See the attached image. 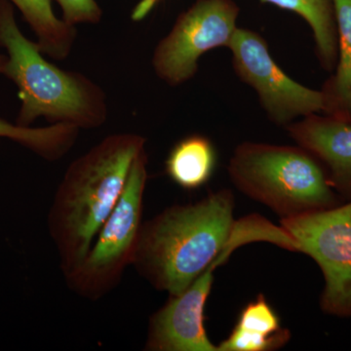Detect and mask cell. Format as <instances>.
Returning a JSON list of instances; mask_svg holds the SVG:
<instances>
[{"instance_id": "10", "label": "cell", "mask_w": 351, "mask_h": 351, "mask_svg": "<svg viewBox=\"0 0 351 351\" xmlns=\"http://www.w3.org/2000/svg\"><path fill=\"white\" fill-rule=\"evenodd\" d=\"M286 128L298 145L319 161L339 197L351 201V119L314 113Z\"/></svg>"}, {"instance_id": "3", "label": "cell", "mask_w": 351, "mask_h": 351, "mask_svg": "<svg viewBox=\"0 0 351 351\" xmlns=\"http://www.w3.org/2000/svg\"><path fill=\"white\" fill-rule=\"evenodd\" d=\"M0 46L7 52L0 75L19 91L18 125L31 126L40 117L78 129H96L106 123L108 110L104 90L86 75L47 61L38 44L21 32L13 5L7 0H0Z\"/></svg>"}, {"instance_id": "11", "label": "cell", "mask_w": 351, "mask_h": 351, "mask_svg": "<svg viewBox=\"0 0 351 351\" xmlns=\"http://www.w3.org/2000/svg\"><path fill=\"white\" fill-rule=\"evenodd\" d=\"M290 339V331L281 326L280 318L265 295H258L240 313L237 326L218 346V351H272Z\"/></svg>"}, {"instance_id": "7", "label": "cell", "mask_w": 351, "mask_h": 351, "mask_svg": "<svg viewBox=\"0 0 351 351\" xmlns=\"http://www.w3.org/2000/svg\"><path fill=\"white\" fill-rule=\"evenodd\" d=\"M239 12L233 0H196L157 44L152 55L156 75L173 87L189 82L197 73L203 55L228 47Z\"/></svg>"}, {"instance_id": "9", "label": "cell", "mask_w": 351, "mask_h": 351, "mask_svg": "<svg viewBox=\"0 0 351 351\" xmlns=\"http://www.w3.org/2000/svg\"><path fill=\"white\" fill-rule=\"evenodd\" d=\"M226 253L184 292L170 295L149 318L145 350L149 351H218L205 329V306L211 293L214 270L225 262Z\"/></svg>"}, {"instance_id": "6", "label": "cell", "mask_w": 351, "mask_h": 351, "mask_svg": "<svg viewBox=\"0 0 351 351\" xmlns=\"http://www.w3.org/2000/svg\"><path fill=\"white\" fill-rule=\"evenodd\" d=\"M280 223L294 240L295 252L313 258L322 272L321 311L351 318V201Z\"/></svg>"}, {"instance_id": "5", "label": "cell", "mask_w": 351, "mask_h": 351, "mask_svg": "<svg viewBox=\"0 0 351 351\" xmlns=\"http://www.w3.org/2000/svg\"><path fill=\"white\" fill-rule=\"evenodd\" d=\"M147 162L144 151L132 166L121 197L101 226L86 257L64 277L76 295L98 301L119 286L127 267L133 265L143 226Z\"/></svg>"}, {"instance_id": "15", "label": "cell", "mask_w": 351, "mask_h": 351, "mask_svg": "<svg viewBox=\"0 0 351 351\" xmlns=\"http://www.w3.org/2000/svg\"><path fill=\"white\" fill-rule=\"evenodd\" d=\"M297 14L313 32L321 66L332 73L338 61V34L332 0H260Z\"/></svg>"}, {"instance_id": "2", "label": "cell", "mask_w": 351, "mask_h": 351, "mask_svg": "<svg viewBox=\"0 0 351 351\" xmlns=\"http://www.w3.org/2000/svg\"><path fill=\"white\" fill-rule=\"evenodd\" d=\"M145 142L138 134H113L69 166L47 218L64 277L86 257L121 197L136 158L145 151Z\"/></svg>"}, {"instance_id": "13", "label": "cell", "mask_w": 351, "mask_h": 351, "mask_svg": "<svg viewBox=\"0 0 351 351\" xmlns=\"http://www.w3.org/2000/svg\"><path fill=\"white\" fill-rule=\"evenodd\" d=\"M217 152L206 136L193 134L182 138L172 147L165 162L171 180L184 189H199L216 168Z\"/></svg>"}, {"instance_id": "14", "label": "cell", "mask_w": 351, "mask_h": 351, "mask_svg": "<svg viewBox=\"0 0 351 351\" xmlns=\"http://www.w3.org/2000/svg\"><path fill=\"white\" fill-rule=\"evenodd\" d=\"M22 14L36 36V44L44 55L62 61L73 50L76 39L75 25L60 19L51 0H7Z\"/></svg>"}, {"instance_id": "16", "label": "cell", "mask_w": 351, "mask_h": 351, "mask_svg": "<svg viewBox=\"0 0 351 351\" xmlns=\"http://www.w3.org/2000/svg\"><path fill=\"white\" fill-rule=\"evenodd\" d=\"M3 55L0 54V64ZM80 129L66 124L48 127H25L0 119V138H8L48 161L66 156L75 145Z\"/></svg>"}, {"instance_id": "17", "label": "cell", "mask_w": 351, "mask_h": 351, "mask_svg": "<svg viewBox=\"0 0 351 351\" xmlns=\"http://www.w3.org/2000/svg\"><path fill=\"white\" fill-rule=\"evenodd\" d=\"M63 11V19L69 25L98 24L103 10L96 0H56Z\"/></svg>"}, {"instance_id": "12", "label": "cell", "mask_w": 351, "mask_h": 351, "mask_svg": "<svg viewBox=\"0 0 351 351\" xmlns=\"http://www.w3.org/2000/svg\"><path fill=\"white\" fill-rule=\"evenodd\" d=\"M338 34V61L323 85L324 114L351 119V0H332Z\"/></svg>"}, {"instance_id": "1", "label": "cell", "mask_w": 351, "mask_h": 351, "mask_svg": "<svg viewBox=\"0 0 351 351\" xmlns=\"http://www.w3.org/2000/svg\"><path fill=\"white\" fill-rule=\"evenodd\" d=\"M282 237L280 226L260 217L235 221L232 193L221 189L143 223L132 265L152 287L177 295L226 253L253 241L279 245Z\"/></svg>"}, {"instance_id": "4", "label": "cell", "mask_w": 351, "mask_h": 351, "mask_svg": "<svg viewBox=\"0 0 351 351\" xmlns=\"http://www.w3.org/2000/svg\"><path fill=\"white\" fill-rule=\"evenodd\" d=\"M228 170L241 193L281 219L343 203L319 161L300 145L243 143L233 152Z\"/></svg>"}, {"instance_id": "8", "label": "cell", "mask_w": 351, "mask_h": 351, "mask_svg": "<svg viewBox=\"0 0 351 351\" xmlns=\"http://www.w3.org/2000/svg\"><path fill=\"white\" fill-rule=\"evenodd\" d=\"M228 48L235 73L253 88L274 123L287 127L314 113H325L322 90L311 89L291 78L274 61L258 32L237 27Z\"/></svg>"}, {"instance_id": "18", "label": "cell", "mask_w": 351, "mask_h": 351, "mask_svg": "<svg viewBox=\"0 0 351 351\" xmlns=\"http://www.w3.org/2000/svg\"><path fill=\"white\" fill-rule=\"evenodd\" d=\"M160 1L161 0H141L131 14V19L134 22H141L144 20Z\"/></svg>"}]
</instances>
